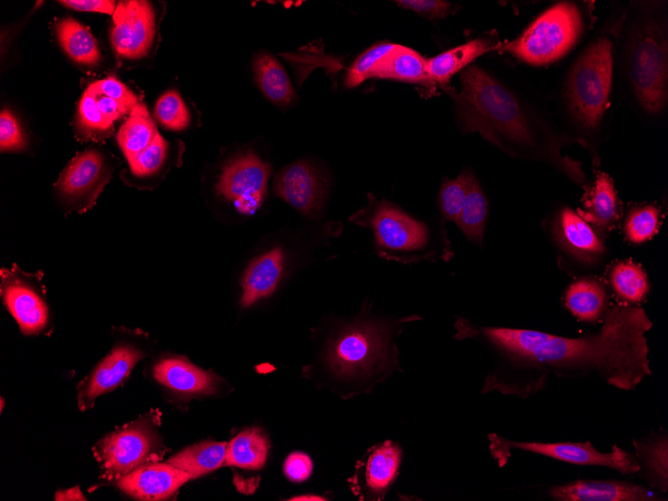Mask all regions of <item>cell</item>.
Listing matches in <instances>:
<instances>
[{
    "mask_svg": "<svg viewBox=\"0 0 668 501\" xmlns=\"http://www.w3.org/2000/svg\"><path fill=\"white\" fill-rule=\"evenodd\" d=\"M397 46L398 44L381 42L373 45L359 55L346 74L345 86L353 88L363 83L369 78L375 65L391 53Z\"/></svg>",
    "mask_w": 668,
    "mask_h": 501,
    "instance_id": "obj_37",
    "label": "cell"
},
{
    "mask_svg": "<svg viewBox=\"0 0 668 501\" xmlns=\"http://www.w3.org/2000/svg\"><path fill=\"white\" fill-rule=\"evenodd\" d=\"M350 221L373 233L376 254L401 264L449 261L453 255L444 224L433 228L416 219L397 204L368 195V204Z\"/></svg>",
    "mask_w": 668,
    "mask_h": 501,
    "instance_id": "obj_4",
    "label": "cell"
},
{
    "mask_svg": "<svg viewBox=\"0 0 668 501\" xmlns=\"http://www.w3.org/2000/svg\"><path fill=\"white\" fill-rule=\"evenodd\" d=\"M284 262L283 251L280 248H274L250 263L242 280V306L249 307L274 292L281 279Z\"/></svg>",
    "mask_w": 668,
    "mask_h": 501,
    "instance_id": "obj_23",
    "label": "cell"
},
{
    "mask_svg": "<svg viewBox=\"0 0 668 501\" xmlns=\"http://www.w3.org/2000/svg\"><path fill=\"white\" fill-rule=\"evenodd\" d=\"M402 458L403 449L396 441L373 445L357 462L349 479L352 492L360 500H383L399 476Z\"/></svg>",
    "mask_w": 668,
    "mask_h": 501,
    "instance_id": "obj_13",
    "label": "cell"
},
{
    "mask_svg": "<svg viewBox=\"0 0 668 501\" xmlns=\"http://www.w3.org/2000/svg\"><path fill=\"white\" fill-rule=\"evenodd\" d=\"M369 78L395 79L402 82L431 87L427 59L417 51L398 45L391 53L379 61Z\"/></svg>",
    "mask_w": 668,
    "mask_h": 501,
    "instance_id": "obj_25",
    "label": "cell"
},
{
    "mask_svg": "<svg viewBox=\"0 0 668 501\" xmlns=\"http://www.w3.org/2000/svg\"><path fill=\"white\" fill-rule=\"evenodd\" d=\"M576 212L603 241L606 240L619 217L615 184L607 173L596 172L594 182L583 197L582 208Z\"/></svg>",
    "mask_w": 668,
    "mask_h": 501,
    "instance_id": "obj_20",
    "label": "cell"
},
{
    "mask_svg": "<svg viewBox=\"0 0 668 501\" xmlns=\"http://www.w3.org/2000/svg\"><path fill=\"white\" fill-rule=\"evenodd\" d=\"M453 99L464 133H478L509 156L542 162L573 183L585 185L579 161L563 153L567 138L532 115L501 82L476 65L460 72V89L443 88Z\"/></svg>",
    "mask_w": 668,
    "mask_h": 501,
    "instance_id": "obj_2",
    "label": "cell"
},
{
    "mask_svg": "<svg viewBox=\"0 0 668 501\" xmlns=\"http://www.w3.org/2000/svg\"><path fill=\"white\" fill-rule=\"evenodd\" d=\"M548 494L557 501L663 500L643 485L620 480H575L552 486Z\"/></svg>",
    "mask_w": 668,
    "mask_h": 501,
    "instance_id": "obj_18",
    "label": "cell"
},
{
    "mask_svg": "<svg viewBox=\"0 0 668 501\" xmlns=\"http://www.w3.org/2000/svg\"><path fill=\"white\" fill-rule=\"evenodd\" d=\"M289 500H318V501H323V500H327V499H325L324 497L319 496V495L308 494V495L295 496V497H293Z\"/></svg>",
    "mask_w": 668,
    "mask_h": 501,
    "instance_id": "obj_47",
    "label": "cell"
},
{
    "mask_svg": "<svg viewBox=\"0 0 668 501\" xmlns=\"http://www.w3.org/2000/svg\"><path fill=\"white\" fill-rule=\"evenodd\" d=\"M313 469L311 458L303 452H292L284 462V473L292 482H303L307 480Z\"/></svg>",
    "mask_w": 668,
    "mask_h": 501,
    "instance_id": "obj_43",
    "label": "cell"
},
{
    "mask_svg": "<svg viewBox=\"0 0 668 501\" xmlns=\"http://www.w3.org/2000/svg\"><path fill=\"white\" fill-rule=\"evenodd\" d=\"M599 330L577 338L538 330L484 326L456 315L455 340H472L496 357L481 393L529 397L544 389L548 375L577 378L597 375L630 391L651 374L646 333L653 323L636 305L608 308Z\"/></svg>",
    "mask_w": 668,
    "mask_h": 501,
    "instance_id": "obj_1",
    "label": "cell"
},
{
    "mask_svg": "<svg viewBox=\"0 0 668 501\" xmlns=\"http://www.w3.org/2000/svg\"><path fill=\"white\" fill-rule=\"evenodd\" d=\"M583 30L579 9L561 2L537 17L516 39L499 46L531 65H547L563 57L577 42Z\"/></svg>",
    "mask_w": 668,
    "mask_h": 501,
    "instance_id": "obj_7",
    "label": "cell"
},
{
    "mask_svg": "<svg viewBox=\"0 0 668 501\" xmlns=\"http://www.w3.org/2000/svg\"><path fill=\"white\" fill-rule=\"evenodd\" d=\"M96 96L87 88L79 103V124L86 131H106L113 124L99 111Z\"/></svg>",
    "mask_w": 668,
    "mask_h": 501,
    "instance_id": "obj_39",
    "label": "cell"
},
{
    "mask_svg": "<svg viewBox=\"0 0 668 501\" xmlns=\"http://www.w3.org/2000/svg\"><path fill=\"white\" fill-rule=\"evenodd\" d=\"M273 190L301 214L316 219L325 204L329 180L312 162L298 161L276 175Z\"/></svg>",
    "mask_w": 668,
    "mask_h": 501,
    "instance_id": "obj_12",
    "label": "cell"
},
{
    "mask_svg": "<svg viewBox=\"0 0 668 501\" xmlns=\"http://www.w3.org/2000/svg\"><path fill=\"white\" fill-rule=\"evenodd\" d=\"M55 500H86L78 486L68 490L59 491L55 495Z\"/></svg>",
    "mask_w": 668,
    "mask_h": 501,
    "instance_id": "obj_46",
    "label": "cell"
},
{
    "mask_svg": "<svg viewBox=\"0 0 668 501\" xmlns=\"http://www.w3.org/2000/svg\"><path fill=\"white\" fill-rule=\"evenodd\" d=\"M268 448V441L259 429L243 430L228 443L224 464L259 469L266 461Z\"/></svg>",
    "mask_w": 668,
    "mask_h": 501,
    "instance_id": "obj_33",
    "label": "cell"
},
{
    "mask_svg": "<svg viewBox=\"0 0 668 501\" xmlns=\"http://www.w3.org/2000/svg\"><path fill=\"white\" fill-rule=\"evenodd\" d=\"M256 82L264 95L278 106H288L296 98L286 71L271 54L261 52L253 61Z\"/></svg>",
    "mask_w": 668,
    "mask_h": 501,
    "instance_id": "obj_27",
    "label": "cell"
},
{
    "mask_svg": "<svg viewBox=\"0 0 668 501\" xmlns=\"http://www.w3.org/2000/svg\"><path fill=\"white\" fill-rule=\"evenodd\" d=\"M489 451L500 468L504 467L514 449L543 455L555 460L581 466H602L622 475L635 474L639 464L630 451L614 445L608 453L595 449L591 442H536L514 441L496 433L488 434Z\"/></svg>",
    "mask_w": 668,
    "mask_h": 501,
    "instance_id": "obj_8",
    "label": "cell"
},
{
    "mask_svg": "<svg viewBox=\"0 0 668 501\" xmlns=\"http://www.w3.org/2000/svg\"><path fill=\"white\" fill-rule=\"evenodd\" d=\"M487 218L488 200L477 177L472 172L469 178L465 203L455 224L470 243L481 248L483 246Z\"/></svg>",
    "mask_w": 668,
    "mask_h": 501,
    "instance_id": "obj_28",
    "label": "cell"
},
{
    "mask_svg": "<svg viewBox=\"0 0 668 501\" xmlns=\"http://www.w3.org/2000/svg\"><path fill=\"white\" fill-rule=\"evenodd\" d=\"M96 105L99 111L111 122L129 112L123 104L101 94L96 96Z\"/></svg>",
    "mask_w": 668,
    "mask_h": 501,
    "instance_id": "obj_45",
    "label": "cell"
},
{
    "mask_svg": "<svg viewBox=\"0 0 668 501\" xmlns=\"http://www.w3.org/2000/svg\"><path fill=\"white\" fill-rule=\"evenodd\" d=\"M564 305L570 313L582 322H601L608 309V291L599 278L592 275L580 276L565 290Z\"/></svg>",
    "mask_w": 668,
    "mask_h": 501,
    "instance_id": "obj_22",
    "label": "cell"
},
{
    "mask_svg": "<svg viewBox=\"0 0 668 501\" xmlns=\"http://www.w3.org/2000/svg\"><path fill=\"white\" fill-rule=\"evenodd\" d=\"M608 279L613 292L624 304H637L649 293L650 285L645 271L632 260L613 264Z\"/></svg>",
    "mask_w": 668,
    "mask_h": 501,
    "instance_id": "obj_32",
    "label": "cell"
},
{
    "mask_svg": "<svg viewBox=\"0 0 668 501\" xmlns=\"http://www.w3.org/2000/svg\"><path fill=\"white\" fill-rule=\"evenodd\" d=\"M154 115L161 125L175 131L183 130L190 122L189 110L175 90H170L158 98Z\"/></svg>",
    "mask_w": 668,
    "mask_h": 501,
    "instance_id": "obj_36",
    "label": "cell"
},
{
    "mask_svg": "<svg viewBox=\"0 0 668 501\" xmlns=\"http://www.w3.org/2000/svg\"><path fill=\"white\" fill-rule=\"evenodd\" d=\"M143 353L132 345H119L97 365L78 386V406L84 411L95 399L117 387L125 379Z\"/></svg>",
    "mask_w": 668,
    "mask_h": 501,
    "instance_id": "obj_17",
    "label": "cell"
},
{
    "mask_svg": "<svg viewBox=\"0 0 668 501\" xmlns=\"http://www.w3.org/2000/svg\"><path fill=\"white\" fill-rule=\"evenodd\" d=\"M396 3L430 20L443 19L452 11V4L442 0H399Z\"/></svg>",
    "mask_w": 668,
    "mask_h": 501,
    "instance_id": "obj_42",
    "label": "cell"
},
{
    "mask_svg": "<svg viewBox=\"0 0 668 501\" xmlns=\"http://www.w3.org/2000/svg\"><path fill=\"white\" fill-rule=\"evenodd\" d=\"M635 458L639 464L637 473L652 489L668 491V439L666 433L633 440Z\"/></svg>",
    "mask_w": 668,
    "mask_h": 501,
    "instance_id": "obj_26",
    "label": "cell"
},
{
    "mask_svg": "<svg viewBox=\"0 0 668 501\" xmlns=\"http://www.w3.org/2000/svg\"><path fill=\"white\" fill-rule=\"evenodd\" d=\"M667 32L661 20L642 19L635 26L628 50L630 84L639 105L659 114L667 103Z\"/></svg>",
    "mask_w": 668,
    "mask_h": 501,
    "instance_id": "obj_6",
    "label": "cell"
},
{
    "mask_svg": "<svg viewBox=\"0 0 668 501\" xmlns=\"http://www.w3.org/2000/svg\"><path fill=\"white\" fill-rule=\"evenodd\" d=\"M157 133L146 106L140 103L129 113L117 135L119 146L128 163L153 141Z\"/></svg>",
    "mask_w": 668,
    "mask_h": 501,
    "instance_id": "obj_30",
    "label": "cell"
},
{
    "mask_svg": "<svg viewBox=\"0 0 668 501\" xmlns=\"http://www.w3.org/2000/svg\"><path fill=\"white\" fill-rule=\"evenodd\" d=\"M423 318L361 316L339 324L326 338L321 354L323 372L349 394L368 392L396 372H402L397 339L404 327Z\"/></svg>",
    "mask_w": 668,
    "mask_h": 501,
    "instance_id": "obj_3",
    "label": "cell"
},
{
    "mask_svg": "<svg viewBox=\"0 0 668 501\" xmlns=\"http://www.w3.org/2000/svg\"><path fill=\"white\" fill-rule=\"evenodd\" d=\"M88 89L96 95H105L118 101L127 108L129 113L140 104L135 94L113 76L90 84Z\"/></svg>",
    "mask_w": 668,
    "mask_h": 501,
    "instance_id": "obj_40",
    "label": "cell"
},
{
    "mask_svg": "<svg viewBox=\"0 0 668 501\" xmlns=\"http://www.w3.org/2000/svg\"><path fill=\"white\" fill-rule=\"evenodd\" d=\"M227 442H202L187 447L174 456L167 463L196 478L218 469L225 463Z\"/></svg>",
    "mask_w": 668,
    "mask_h": 501,
    "instance_id": "obj_29",
    "label": "cell"
},
{
    "mask_svg": "<svg viewBox=\"0 0 668 501\" xmlns=\"http://www.w3.org/2000/svg\"><path fill=\"white\" fill-rule=\"evenodd\" d=\"M613 77L612 42L605 36L588 45L569 71L564 96L577 124L595 130L607 109Z\"/></svg>",
    "mask_w": 668,
    "mask_h": 501,
    "instance_id": "obj_5",
    "label": "cell"
},
{
    "mask_svg": "<svg viewBox=\"0 0 668 501\" xmlns=\"http://www.w3.org/2000/svg\"><path fill=\"white\" fill-rule=\"evenodd\" d=\"M167 150L166 140L157 133L153 141L129 163L132 173L137 176L156 173L166 159Z\"/></svg>",
    "mask_w": 668,
    "mask_h": 501,
    "instance_id": "obj_38",
    "label": "cell"
},
{
    "mask_svg": "<svg viewBox=\"0 0 668 501\" xmlns=\"http://www.w3.org/2000/svg\"><path fill=\"white\" fill-rule=\"evenodd\" d=\"M155 379L177 392L185 394H213L217 391V377L182 357H169L158 362L153 370Z\"/></svg>",
    "mask_w": 668,
    "mask_h": 501,
    "instance_id": "obj_21",
    "label": "cell"
},
{
    "mask_svg": "<svg viewBox=\"0 0 668 501\" xmlns=\"http://www.w3.org/2000/svg\"><path fill=\"white\" fill-rule=\"evenodd\" d=\"M494 41L487 37H477L427 59V70L432 83L442 88L449 86L453 75L462 71L476 58L493 48Z\"/></svg>",
    "mask_w": 668,
    "mask_h": 501,
    "instance_id": "obj_24",
    "label": "cell"
},
{
    "mask_svg": "<svg viewBox=\"0 0 668 501\" xmlns=\"http://www.w3.org/2000/svg\"><path fill=\"white\" fill-rule=\"evenodd\" d=\"M58 40L71 59L85 65L100 61L97 42L88 28L73 18H66L56 25Z\"/></svg>",
    "mask_w": 668,
    "mask_h": 501,
    "instance_id": "obj_31",
    "label": "cell"
},
{
    "mask_svg": "<svg viewBox=\"0 0 668 501\" xmlns=\"http://www.w3.org/2000/svg\"><path fill=\"white\" fill-rule=\"evenodd\" d=\"M111 42L115 52L125 58L145 56L155 36V15L148 1H121L113 13Z\"/></svg>",
    "mask_w": 668,
    "mask_h": 501,
    "instance_id": "obj_14",
    "label": "cell"
},
{
    "mask_svg": "<svg viewBox=\"0 0 668 501\" xmlns=\"http://www.w3.org/2000/svg\"><path fill=\"white\" fill-rule=\"evenodd\" d=\"M558 263L568 273H588L600 268L609 251L595 230L568 206L559 208L547 226Z\"/></svg>",
    "mask_w": 668,
    "mask_h": 501,
    "instance_id": "obj_9",
    "label": "cell"
},
{
    "mask_svg": "<svg viewBox=\"0 0 668 501\" xmlns=\"http://www.w3.org/2000/svg\"><path fill=\"white\" fill-rule=\"evenodd\" d=\"M190 478L169 463H146L116 481L129 496L139 500H163L174 494Z\"/></svg>",
    "mask_w": 668,
    "mask_h": 501,
    "instance_id": "obj_19",
    "label": "cell"
},
{
    "mask_svg": "<svg viewBox=\"0 0 668 501\" xmlns=\"http://www.w3.org/2000/svg\"><path fill=\"white\" fill-rule=\"evenodd\" d=\"M109 178L103 156L87 150L71 160L61 174L57 189L64 199L80 210L95 202Z\"/></svg>",
    "mask_w": 668,
    "mask_h": 501,
    "instance_id": "obj_15",
    "label": "cell"
},
{
    "mask_svg": "<svg viewBox=\"0 0 668 501\" xmlns=\"http://www.w3.org/2000/svg\"><path fill=\"white\" fill-rule=\"evenodd\" d=\"M1 296L8 311L24 334L42 331L48 322V309L39 293L13 270L1 271Z\"/></svg>",
    "mask_w": 668,
    "mask_h": 501,
    "instance_id": "obj_16",
    "label": "cell"
},
{
    "mask_svg": "<svg viewBox=\"0 0 668 501\" xmlns=\"http://www.w3.org/2000/svg\"><path fill=\"white\" fill-rule=\"evenodd\" d=\"M160 443L149 418H140L101 439L93 448L102 476L117 481L159 457Z\"/></svg>",
    "mask_w": 668,
    "mask_h": 501,
    "instance_id": "obj_10",
    "label": "cell"
},
{
    "mask_svg": "<svg viewBox=\"0 0 668 501\" xmlns=\"http://www.w3.org/2000/svg\"><path fill=\"white\" fill-rule=\"evenodd\" d=\"M659 209L652 204L631 208L625 218V238L632 244H642L655 236L659 229Z\"/></svg>",
    "mask_w": 668,
    "mask_h": 501,
    "instance_id": "obj_35",
    "label": "cell"
},
{
    "mask_svg": "<svg viewBox=\"0 0 668 501\" xmlns=\"http://www.w3.org/2000/svg\"><path fill=\"white\" fill-rule=\"evenodd\" d=\"M59 3L79 11L105 14H113L116 8L115 2L109 0H63L59 1Z\"/></svg>",
    "mask_w": 668,
    "mask_h": 501,
    "instance_id": "obj_44",
    "label": "cell"
},
{
    "mask_svg": "<svg viewBox=\"0 0 668 501\" xmlns=\"http://www.w3.org/2000/svg\"><path fill=\"white\" fill-rule=\"evenodd\" d=\"M270 173L267 162L247 152L224 166L216 191L231 201L238 212L252 215L264 201Z\"/></svg>",
    "mask_w": 668,
    "mask_h": 501,
    "instance_id": "obj_11",
    "label": "cell"
},
{
    "mask_svg": "<svg viewBox=\"0 0 668 501\" xmlns=\"http://www.w3.org/2000/svg\"><path fill=\"white\" fill-rule=\"evenodd\" d=\"M471 168H464L455 179L444 178L438 192V207L443 220L455 222L465 203Z\"/></svg>",
    "mask_w": 668,
    "mask_h": 501,
    "instance_id": "obj_34",
    "label": "cell"
},
{
    "mask_svg": "<svg viewBox=\"0 0 668 501\" xmlns=\"http://www.w3.org/2000/svg\"><path fill=\"white\" fill-rule=\"evenodd\" d=\"M0 147L2 151L24 147V138L15 116L9 110L0 115Z\"/></svg>",
    "mask_w": 668,
    "mask_h": 501,
    "instance_id": "obj_41",
    "label": "cell"
}]
</instances>
